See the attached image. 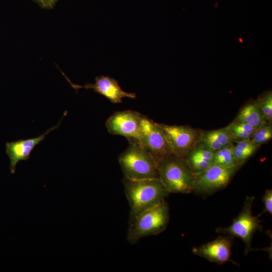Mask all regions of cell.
Masks as SVG:
<instances>
[{"mask_svg": "<svg viewBox=\"0 0 272 272\" xmlns=\"http://www.w3.org/2000/svg\"><path fill=\"white\" fill-rule=\"evenodd\" d=\"M271 138V123L265 122L255 129L250 139L254 144L259 147L269 141Z\"/></svg>", "mask_w": 272, "mask_h": 272, "instance_id": "obj_17", "label": "cell"}, {"mask_svg": "<svg viewBox=\"0 0 272 272\" xmlns=\"http://www.w3.org/2000/svg\"><path fill=\"white\" fill-rule=\"evenodd\" d=\"M262 201L264 204V209L263 211L257 216H261L264 213H268L272 214V190L268 189L265 191L262 198Z\"/></svg>", "mask_w": 272, "mask_h": 272, "instance_id": "obj_20", "label": "cell"}, {"mask_svg": "<svg viewBox=\"0 0 272 272\" xmlns=\"http://www.w3.org/2000/svg\"><path fill=\"white\" fill-rule=\"evenodd\" d=\"M234 143L228 145L214 152V164L224 167L239 168L234 155Z\"/></svg>", "mask_w": 272, "mask_h": 272, "instance_id": "obj_16", "label": "cell"}, {"mask_svg": "<svg viewBox=\"0 0 272 272\" xmlns=\"http://www.w3.org/2000/svg\"><path fill=\"white\" fill-rule=\"evenodd\" d=\"M235 149L238 150L251 157L258 149L259 146L254 144L250 139L236 140Z\"/></svg>", "mask_w": 272, "mask_h": 272, "instance_id": "obj_19", "label": "cell"}, {"mask_svg": "<svg viewBox=\"0 0 272 272\" xmlns=\"http://www.w3.org/2000/svg\"><path fill=\"white\" fill-rule=\"evenodd\" d=\"M159 178L169 193H189L193 191L195 175L184 159L172 153L158 163Z\"/></svg>", "mask_w": 272, "mask_h": 272, "instance_id": "obj_4", "label": "cell"}, {"mask_svg": "<svg viewBox=\"0 0 272 272\" xmlns=\"http://www.w3.org/2000/svg\"><path fill=\"white\" fill-rule=\"evenodd\" d=\"M138 142L158 163L163 158L172 153L158 123L143 115Z\"/></svg>", "mask_w": 272, "mask_h": 272, "instance_id": "obj_8", "label": "cell"}, {"mask_svg": "<svg viewBox=\"0 0 272 272\" xmlns=\"http://www.w3.org/2000/svg\"><path fill=\"white\" fill-rule=\"evenodd\" d=\"M169 217V207L166 201L130 217L128 241L133 244L143 238L162 233L168 224Z\"/></svg>", "mask_w": 272, "mask_h": 272, "instance_id": "obj_3", "label": "cell"}, {"mask_svg": "<svg viewBox=\"0 0 272 272\" xmlns=\"http://www.w3.org/2000/svg\"><path fill=\"white\" fill-rule=\"evenodd\" d=\"M239 168L213 164L195 175L193 191L201 195H209L226 187Z\"/></svg>", "mask_w": 272, "mask_h": 272, "instance_id": "obj_6", "label": "cell"}, {"mask_svg": "<svg viewBox=\"0 0 272 272\" xmlns=\"http://www.w3.org/2000/svg\"><path fill=\"white\" fill-rule=\"evenodd\" d=\"M142 116L140 113L131 110L117 112L107 119L106 127L112 134L125 137L129 141H138Z\"/></svg>", "mask_w": 272, "mask_h": 272, "instance_id": "obj_9", "label": "cell"}, {"mask_svg": "<svg viewBox=\"0 0 272 272\" xmlns=\"http://www.w3.org/2000/svg\"><path fill=\"white\" fill-rule=\"evenodd\" d=\"M62 118L56 125L50 128L37 137L18 140L6 144V152L10 159V170L11 174L15 173L16 165L20 161H27L35 147L43 141L47 135L58 128Z\"/></svg>", "mask_w": 272, "mask_h": 272, "instance_id": "obj_11", "label": "cell"}, {"mask_svg": "<svg viewBox=\"0 0 272 272\" xmlns=\"http://www.w3.org/2000/svg\"><path fill=\"white\" fill-rule=\"evenodd\" d=\"M254 199V196H247L241 211L231 224L225 228H218L216 230L219 233L240 238L245 244V254L252 250L251 242L253 234L257 230H262L259 217L252 214Z\"/></svg>", "mask_w": 272, "mask_h": 272, "instance_id": "obj_5", "label": "cell"}, {"mask_svg": "<svg viewBox=\"0 0 272 272\" xmlns=\"http://www.w3.org/2000/svg\"><path fill=\"white\" fill-rule=\"evenodd\" d=\"M41 8L45 9H51L55 6L58 0H33Z\"/></svg>", "mask_w": 272, "mask_h": 272, "instance_id": "obj_22", "label": "cell"}, {"mask_svg": "<svg viewBox=\"0 0 272 272\" xmlns=\"http://www.w3.org/2000/svg\"><path fill=\"white\" fill-rule=\"evenodd\" d=\"M60 72L76 91L82 88L92 89L95 92L107 98L111 102L114 104L121 103L124 98L134 99L136 97L135 93H128L122 90L118 81L109 76L102 75L97 77L95 78L94 84L87 83L84 86H81L73 84L63 72L61 70Z\"/></svg>", "mask_w": 272, "mask_h": 272, "instance_id": "obj_10", "label": "cell"}, {"mask_svg": "<svg viewBox=\"0 0 272 272\" xmlns=\"http://www.w3.org/2000/svg\"><path fill=\"white\" fill-rule=\"evenodd\" d=\"M214 152L197 143L183 158L185 163L195 175L205 171L214 164Z\"/></svg>", "mask_w": 272, "mask_h": 272, "instance_id": "obj_14", "label": "cell"}, {"mask_svg": "<svg viewBox=\"0 0 272 272\" xmlns=\"http://www.w3.org/2000/svg\"><path fill=\"white\" fill-rule=\"evenodd\" d=\"M236 141L228 126L215 130L200 131L198 143L207 149L216 151L233 143Z\"/></svg>", "mask_w": 272, "mask_h": 272, "instance_id": "obj_13", "label": "cell"}, {"mask_svg": "<svg viewBox=\"0 0 272 272\" xmlns=\"http://www.w3.org/2000/svg\"><path fill=\"white\" fill-rule=\"evenodd\" d=\"M118 161L124 178L130 180L159 178L158 162L138 141H129Z\"/></svg>", "mask_w": 272, "mask_h": 272, "instance_id": "obj_2", "label": "cell"}, {"mask_svg": "<svg viewBox=\"0 0 272 272\" xmlns=\"http://www.w3.org/2000/svg\"><path fill=\"white\" fill-rule=\"evenodd\" d=\"M232 239L220 236L215 240L192 249L194 254L220 264L231 261Z\"/></svg>", "mask_w": 272, "mask_h": 272, "instance_id": "obj_12", "label": "cell"}, {"mask_svg": "<svg viewBox=\"0 0 272 272\" xmlns=\"http://www.w3.org/2000/svg\"><path fill=\"white\" fill-rule=\"evenodd\" d=\"M231 123L235 127L244 130L251 135L253 133L256 129V128L246 123L238 121L235 119Z\"/></svg>", "mask_w": 272, "mask_h": 272, "instance_id": "obj_21", "label": "cell"}, {"mask_svg": "<svg viewBox=\"0 0 272 272\" xmlns=\"http://www.w3.org/2000/svg\"><path fill=\"white\" fill-rule=\"evenodd\" d=\"M123 183L130 208V217L162 203L170 193L159 178L130 180L124 178Z\"/></svg>", "mask_w": 272, "mask_h": 272, "instance_id": "obj_1", "label": "cell"}, {"mask_svg": "<svg viewBox=\"0 0 272 272\" xmlns=\"http://www.w3.org/2000/svg\"><path fill=\"white\" fill-rule=\"evenodd\" d=\"M172 151L184 158L197 143L200 131L187 125H170L158 123Z\"/></svg>", "mask_w": 272, "mask_h": 272, "instance_id": "obj_7", "label": "cell"}, {"mask_svg": "<svg viewBox=\"0 0 272 272\" xmlns=\"http://www.w3.org/2000/svg\"><path fill=\"white\" fill-rule=\"evenodd\" d=\"M235 120L246 123L256 128L266 122L257 100L250 101L244 105L239 110Z\"/></svg>", "mask_w": 272, "mask_h": 272, "instance_id": "obj_15", "label": "cell"}, {"mask_svg": "<svg viewBox=\"0 0 272 272\" xmlns=\"http://www.w3.org/2000/svg\"><path fill=\"white\" fill-rule=\"evenodd\" d=\"M259 107L265 121L269 123L272 122V92L271 90L265 92L257 100Z\"/></svg>", "mask_w": 272, "mask_h": 272, "instance_id": "obj_18", "label": "cell"}]
</instances>
